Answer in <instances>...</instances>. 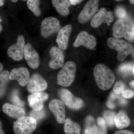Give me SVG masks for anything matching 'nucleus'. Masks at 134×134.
<instances>
[{
    "label": "nucleus",
    "instance_id": "1",
    "mask_svg": "<svg viewBox=\"0 0 134 134\" xmlns=\"http://www.w3.org/2000/svg\"><path fill=\"white\" fill-rule=\"evenodd\" d=\"M93 75L99 88L104 91L109 90L115 82L113 72L104 64H98L95 66Z\"/></svg>",
    "mask_w": 134,
    "mask_h": 134
},
{
    "label": "nucleus",
    "instance_id": "2",
    "mask_svg": "<svg viewBox=\"0 0 134 134\" xmlns=\"http://www.w3.org/2000/svg\"><path fill=\"white\" fill-rule=\"evenodd\" d=\"M76 66L72 61L67 62L62 67L57 75V83L63 87L72 85L75 78Z\"/></svg>",
    "mask_w": 134,
    "mask_h": 134
},
{
    "label": "nucleus",
    "instance_id": "3",
    "mask_svg": "<svg viewBox=\"0 0 134 134\" xmlns=\"http://www.w3.org/2000/svg\"><path fill=\"white\" fill-rule=\"evenodd\" d=\"M107 43L109 47L117 51V59L119 61L124 60L133 52V46L122 40L109 38Z\"/></svg>",
    "mask_w": 134,
    "mask_h": 134
},
{
    "label": "nucleus",
    "instance_id": "4",
    "mask_svg": "<svg viewBox=\"0 0 134 134\" xmlns=\"http://www.w3.org/2000/svg\"><path fill=\"white\" fill-rule=\"evenodd\" d=\"M37 121L31 116H24L14 122L13 130L15 134H31L37 127Z\"/></svg>",
    "mask_w": 134,
    "mask_h": 134
},
{
    "label": "nucleus",
    "instance_id": "5",
    "mask_svg": "<svg viewBox=\"0 0 134 134\" xmlns=\"http://www.w3.org/2000/svg\"><path fill=\"white\" fill-rule=\"evenodd\" d=\"M62 101L69 108L74 110H78L83 107L84 103L81 99L75 97L69 90L63 89L59 92Z\"/></svg>",
    "mask_w": 134,
    "mask_h": 134
},
{
    "label": "nucleus",
    "instance_id": "6",
    "mask_svg": "<svg viewBox=\"0 0 134 134\" xmlns=\"http://www.w3.org/2000/svg\"><path fill=\"white\" fill-rule=\"evenodd\" d=\"M60 22L56 18L47 17L44 18L41 24V34L44 38H47L59 30Z\"/></svg>",
    "mask_w": 134,
    "mask_h": 134
},
{
    "label": "nucleus",
    "instance_id": "7",
    "mask_svg": "<svg viewBox=\"0 0 134 134\" xmlns=\"http://www.w3.org/2000/svg\"><path fill=\"white\" fill-rule=\"evenodd\" d=\"M25 46L24 37L21 35H19L18 36L16 43L8 48V56L14 60H21L24 56Z\"/></svg>",
    "mask_w": 134,
    "mask_h": 134
},
{
    "label": "nucleus",
    "instance_id": "8",
    "mask_svg": "<svg viewBox=\"0 0 134 134\" xmlns=\"http://www.w3.org/2000/svg\"><path fill=\"white\" fill-rule=\"evenodd\" d=\"M99 1L90 0L86 2L78 16L80 23H84L91 19L96 12L98 10Z\"/></svg>",
    "mask_w": 134,
    "mask_h": 134
},
{
    "label": "nucleus",
    "instance_id": "9",
    "mask_svg": "<svg viewBox=\"0 0 134 134\" xmlns=\"http://www.w3.org/2000/svg\"><path fill=\"white\" fill-rule=\"evenodd\" d=\"M27 85V90L32 93L44 91L47 88L48 85L42 76L36 74L32 76Z\"/></svg>",
    "mask_w": 134,
    "mask_h": 134
},
{
    "label": "nucleus",
    "instance_id": "10",
    "mask_svg": "<svg viewBox=\"0 0 134 134\" xmlns=\"http://www.w3.org/2000/svg\"><path fill=\"white\" fill-rule=\"evenodd\" d=\"M48 106L57 122L60 124L65 122L66 111L63 102L60 99H54L50 101Z\"/></svg>",
    "mask_w": 134,
    "mask_h": 134
},
{
    "label": "nucleus",
    "instance_id": "11",
    "mask_svg": "<svg viewBox=\"0 0 134 134\" xmlns=\"http://www.w3.org/2000/svg\"><path fill=\"white\" fill-rule=\"evenodd\" d=\"M114 19L112 12L110 11H107L105 8H103L93 17L91 22V25L95 28H98L104 23L109 25L110 23L113 21Z\"/></svg>",
    "mask_w": 134,
    "mask_h": 134
},
{
    "label": "nucleus",
    "instance_id": "12",
    "mask_svg": "<svg viewBox=\"0 0 134 134\" xmlns=\"http://www.w3.org/2000/svg\"><path fill=\"white\" fill-rule=\"evenodd\" d=\"M49 54L51 59L48 65L50 68L56 69L63 66L65 55L62 50L58 47H53L49 50Z\"/></svg>",
    "mask_w": 134,
    "mask_h": 134
},
{
    "label": "nucleus",
    "instance_id": "13",
    "mask_svg": "<svg viewBox=\"0 0 134 134\" xmlns=\"http://www.w3.org/2000/svg\"><path fill=\"white\" fill-rule=\"evenodd\" d=\"M96 45L97 40L95 37L85 31L81 32L79 34L73 44L75 47L83 46L90 50L95 49Z\"/></svg>",
    "mask_w": 134,
    "mask_h": 134
},
{
    "label": "nucleus",
    "instance_id": "14",
    "mask_svg": "<svg viewBox=\"0 0 134 134\" xmlns=\"http://www.w3.org/2000/svg\"><path fill=\"white\" fill-rule=\"evenodd\" d=\"M30 79L29 70L24 67L13 69L10 73L9 79L16 80L21 86H24L27 85Z\"/></svg>",
    "mask_w": 134,
    "mask_h": 134
},
{
    "label": "nucleus",
    "instance_id": "15",
    "mask_svg": "<svg viewBox=\"0 0 134 134\" xmlns=\"http://www.w3.org/2000/svg\"><path fill=\"white\" fill-rule=\"evenodd\" d=\"M48 95L44 92H36L32 93L28 97L29 105L33 110L39 111L43 109L44 102L47 100Z\"/></svg>",
    "mask_w": 134,
    "mask_h": 134
},
{
    "label": "nucleus",
    "instance_id": "16",
    "mask_svg": "<svg viewBox=\"0 0 134 134\" xmlns=\"http://www.w3.org/2000/svg\"><path fill=\"white\" fill-rule=\"evenodd\" d=\"M24 56L28 65L32 69H36L40 65V56L38 53L30 43L25 45Z\"/></svg>",
    "mask_w": 134,
    "mask_h": 134
},
{
    "label": "nucleus",
    "instance_id": "17",
    "mask_svg": "<svg viewBox=\"0 0 134 134\" xmlns=\"http://www.w3.org/2000/svg\"><path fill=\"white\" fill-rule=\"evenodd\" d=\"M72 30V25H67L63 26L58 32L56 39V42L62 50L66 49L68 44L70 36Z\"/></svg>",
    "mask_w": 134,
    "mask_h": 134
},
{
    "label": "nucleus",
    "instance_id": "18",
    "mask_svg": "<svg viewBox=\"0 0 134 134\" xmlns=\"http://www.w3.org/2000/svg\"><path fill=\"white\" fill-rule=\"evenodd\" d=\"M2 109L4 113L14 119H18L25 115V112L23 108L9 103L4 104Z\"/></svg>",
    "mask_w": 134,
    "mask_h": 134
},
{
    "label": "nucleus",
    "instance_id": "19",
    "mask_svg": "<svg viewBox=\"0 0 134 134\" xmlns=\"http://www.w3.org/2000/svg\"><path fill=\"white\" fill-rule=\"evenodd\" d=\"M113 36L115 38L120 39L124 37L126 32L129 30L128 25L125 24L123 19H119L113 26Z\"/></svg>",
    "mask_w": 134,
    "mask_h": 134
},
{
    "label": "nucleus",
    "instance_id": "20",
    "mask_svg": "<svg viewBox=\"0 0 134 134\" xmlns=\"http://www.w3.org/2000/svg\"><path fill=\"white\" fill-rule=\"evenodd\" d=\"M52 3L56 11L60 14L66 16L69 14V8L70 7L69 1L67 0H53Z\"/></svg>",
    "mask_w": 134,
    "mask_h": 134
},
{
    "label": "nucleus",
    "instance_id": "21",
    "mask_svg": "<svg viewBox=\"0 0 134 134\" xmlns=\"http://www.w3.org/2000/svg\"><path fill=\"white\" fill-rule=\"evenodd\" d=\"M114 123L117 128L123 129L129 126L130 120L126 112L121 110L115 115Z\"/></svg>",
    "mask_w": 134,
    "mask_h": 134
},
{
    "label": "nucleus",
    "instance_id": "22",
    "mask_svg": "<svg viewBox=\"0 0 134 134\" xmlns=\"http://www.w3.org/2000/svg\"><path fill=\"white\" fill-rule=\"evenodd\" d=\"M64 132L67 134H81V128L78 123L67 119L64 125Z\"/></svg>",
    "mask_w": 134,
    "mask_h": 134
},
{
    "label": "nucleus",
    "instance_id": "23",
    "mask_svg": "<svg viewBox=\"0 0 134 134\" xmlns=\"http://www.w3.org/2000/svg\"><path fill=\"white\" fill-rule=\"evenodd\" d=\"M117 94L112 93L110 95V98L107 103V106L108 108H115L116 105L115 102H118L121 105H124L126 103V101L125 99L121 98Z\"/></svg>",
    "mask_w": 134,
    "mask_h": 134
},
{
    "label": "nucleus",
    "instance_id": "24",
    "mask_svg": "<svg viewBox=\"0 0 134 134\" xmlns=\"http://www.w3.org/2000/svg\"><path fill=\"white\" fill-rule=\"evenodd\" d=\"M40 3V1L38 0L27 1V7L36 16H39L41 14V10L39 7Z\"/></svg>",
    "mask_w": 134,
    "mask_h": 134
},
{
    "label": "nucleus",
    "instance_id": "25",
    "mask_svg": "<svg viewBox=\"0 0 134 134\" xmlns=\"http://www.w3.org/2000/svg\"><path fill=\"white\" fill-rule=\"evenodd\" d=\"M94 121L93 118L89 116L87 118L86 122L87 127L85 130L84 134H98V128L95 125H91Z\"/></svg>",
    "mask_w": 134,
    "mask_h": 134
},
{
    "label": "nucleus",
    "instance_id": "26",
    "mask_svg": "<svg viewBox=\"0 0 134 134\" xmlns=\"http://www.w3.org/2000/svg\"><path fill=\"white\" fill-rule=\"evenodd\" d=\"M10 74L7 70H5L1 72L0 75L1 80V97L3 96L5 92V86L9 79Z\"/></svg>",
    "mask_w": 134,
    "mask_h": 134
},
{
    "label": "nucleus",
    "instance_id": "27",
    "mask_svg": "<svg viewBox=\"0 0 134 134\" xmlns=\"http://www.w3.org/2000/svg\"><path fill=\"white\" fill-rule=\"evenodd\" d=\"M116 115L115 113L109 111H106L103 114V116L106 123L109 126L111 127L113 126Z\"/></svg>",
    "mask_w": 134,
    "mask_h": 134
},
{
    "label": "nucleus",
    "instance_id": "28",
    "mask_svg": "<svg viewBox=\"0 0 134 134\" xmlns=\"http://www.w3.org/2000/svg\"><path fill=\"white\" fill-rule=\"evenodd\" d=\"M11 100L15 105L21 108L24 106V102L19 98L18 95V92L16 91L13 92V94L11 96Z\"/></svg>",
    "mask_w": 134,
    "mask_h": 134
},
{
    "label": "nucleus",
    "instance_id": "29",
    "mask_svg": "<svg viewBox=\"0 0 134 134\" xmlns=\"http://www.w3.org/2000/svg\"><path fill=\"white\" fill-rule=\"evenodd\" d=\"M45 115V111L43 109L39 111L32 110L30 113V116L35 119L37 121H38L41 119H43Z\"/></svg>",
    "mask_w": 134,
    "mask_h": 134
},
{
    "label": "nucleus",
    "instance_id": "30",
    "mask_svg": "<svg viewBox=\"0 0 134 134\" xmlns=\"http://www.w3.org/2000/svg\"><path fill=\"white\" fill-rule=\"evenodd\" d=\"M133 65L131 63H126L121 65L119 68V71L123 74H127L132 72Z\"/></svg>",
    "mask_w": 134,
    "mask_h": 134
},
{
    "label": "nucleus",
    "instance_id": "31",
    "mask_svg": "<svg viewBox=\"0 0 134 134\" xmlns=\"http://www.w3.org/2000/svg\"><path fill=\"white\" fill-rule=\"evenodd\" d=\"M125 85L123 82H117L115 83L113 87L114 92L117 95L121 94L123 91L125 90Z\"/></svg>",
    "mask_w": 134,
    "mask_h": 134
},
{
    "label": "nucleus",
    "instance_id": "32",
    "mask_svg": "<svg viewBox=\"0 0 134 134\" xmlns=\"http://www.w3.org/2000/svg\"><path fill=\"white\" fill-rule=\"evenodd\" d=\"M116 14L119 19H123L126 15V13L124 8L121 7L117 8L116 10Z\"/></svg>",
    "mask_w": 134,
    "mask_h": 134
},
{
    "label": "nucleus",
    "instance_id": "33",
    "mask_svg": "<svg viewBox=\"0 0 134 134\" xmlns=\"http://www.w3.org/2000/svg\"><path fill=\"white\" fill-rule=\"evenodd\" d=\"M121 95L124 98H132L134 96V92L131 90H125L122 92Z\"/></svg>",
    "mask_w": 134,
    "mask_h": 134
},
{
    "label": "nucleus",
    "instance_id": "34",
    "mask_svg": "<svg viewBox=\"0 0 134 134\" xmlns=\"http://www.w3.org/2000/svg\"><path fill=\"white\" fill-rule=\"evenodd\" d=\"M124 37L129 42L133 43L134 41V34L132 31H130L129 30H127L125 32Z\"/></svg>",
    "mask_w": 134,
    "mask_h": 134
},
{
    "label": "nucleus",
    "instance_id": "35",
    "mask_svg": "<svg viewBox=\"0 0 134 134\" xmlns=\"http://www.w3.org/2000/svg\"><path fill=\"white\" fill-rule=\"evenodd\" d=\"M114 134H134V133L129 130H119L115 132Z\"/></svg>",
    "mask_w": 134,
    "mask_h": 134
},
{
    "label": "nucleus",
    "instance_id": "36",
    "mask_svg": "<svg viewBox=\"0 0 134 134\" xmlns=\"http://www.w3.org/2000/svg\"><path fill=\"white\" fill-rule=\"evenodd\" d=\"M98 134H107L106 127L98 126Z\"/></svg>",
    "mask_w": 134,
    "mask_h": 134
},
{
    "label": "nucleus",
    "instance_id": "37",
    "mask_svg": "<svg viewBox=\"0 0 134 134\" xmlns=\"http://www.w3.org/2000/svg\"><path fill=\"white\" fill-rule=\"evenodd\" d=\"M82 1H80V0H70L69 2L70 4L72 5H76L77 4H79Z\"/></svg>",
    "mask_w": 134,
    "mask_h": 134
},
{
    "label": "nucleus",
    "instance_id": "38",
    "mask_svg": "<svg viewBox=\"0 0 134 134\" xmlns=\"http://www.w3.org/2000/svg\"><path fill=\"white\" fill-rule=\"evenodd\" d=\"M0 123H1V124H0V134H5L4 131L3 130L1 121Z\"/></svg>",
    "mask_w": 134,
    "mask_h": 134
},
{
    "label": "nucleus",
    "instance_id": "39",
    "mask_svg": "<svg viewBox=\"0 0 134 134\" xmlns=\"http://www.w3.org/2000/svg\"><path fill=\"white\" fill-rule=\"evenodd\" d=\"M129 85L132 89L134 90V81L130 82L129 83Z\"/></svg>",
    "mask_w": 134,
    "mask_h": 134
},
{
    "label": "nucleus",
    "instance_id": "40",
    "mask_svg": "<svg viewBox=\"0 0 134 134\" xmlns=\"http://www.w3.org/2000/svg\"><path fill=\"white\" fill-rule=\"evenodd\" d=\"M3 4H4V1L3 0H1L0 1V6L2 7L3 6Z\"/></svg>",
    "mask_w": 134,
    "mask_h": 134
},
{
    "label": "nucleus",
    "instance_id": "41",
    "mask_svg": "<svg viewBox=\"0 0 134 134\" xmlns=\"http://www.w3.org/2000/svg\"><path fill=\"white\" fill-rule=\"evenodd\" d=\"M0 71H1V72L2 71L3 69V66L2 64L1 63H0Z\"/></svg>",
    "mask_w": 134,
    "mask_h": 134
},
{
    "label": "nucleus",
    "instance_id": "42",
    "mask_svg": "<svg viewBox=\"0 0 134 134\" xmlns=\"http://www.w3.org/2000/svg\"><path fill=\"white\" fill-rule=\"evenodd\" d=\"M132 32L134 34V24L132 26Z\"/></svg>",
    "mask_w": 134,
    "mask_h": 134
},
{
    "label": "nucleus",
    "instance_id": "43",
    "mask_svg": "<svg viewBox=\"0 0 134 134\" xmlns=\"http://www.w3.org/2000/svg\"><path fill=\"white\" fill-rule=\"evenodd\" d=\"M11 1L13 3H16L18 1H16V0H12V1Z\"/></svg>",
    "mask_w": 134,
    "mask_h": 134
},
{
    "label": "nucleus",
    "instance_id": "44",
    "mask_svg": "<svg viewBox=\"0 0 134 134\" xmlns=\"http://www.w3.org/2000/svg\"><path fill=\"white\" fill-rule=\"evenodd\" d=\"M0 27H1V28H0V31H1L2 30V26L1 24L0 25Z\"/></svg>",
    "mask_w": 134,
    "mask_h": 134
},
{
    "label": "nucleus",
    "instance_id": "45",
    "mask_svg": "<svg viewBox=\"0 0 134 134\" xmlns=\"http://www.w3.org/2000/svg\"><path fill=\"white\" fill-rule=\"evenodd\" d=\"M130 2L132 3H134V0H131V1H130Z\"/></svg>",
    "mask_w": 134,
    "mask_h": 134
},
{
    "label": "nucleus",
    "instance_id": "46",
    "mask_svg": "<svg viewBox=\"0 0 134 134\" xmlns=\"http://www.w3.org/2000/svg\"><path fill=\"white\" fill-rule=\"evenodd\" d=\"M133 74H134V66H133Z\"/></svg>",
    "mask_w": 134,
    "mask_h": 134
},
{
    "label": "nucleus",
    "instance_id": "47",
    "mask_svg": "<svg viewBox=\"0 0 134 134\" xmlns=\"http://www.w3.org/2000/svg\"><path fill=\"white\" fill-rule=\"evenodd\" d=\"M1 21H2L1 18Z\"/></svg>",
    "mask_w": 134,
    "mask_h": 134
}]
</instances>
